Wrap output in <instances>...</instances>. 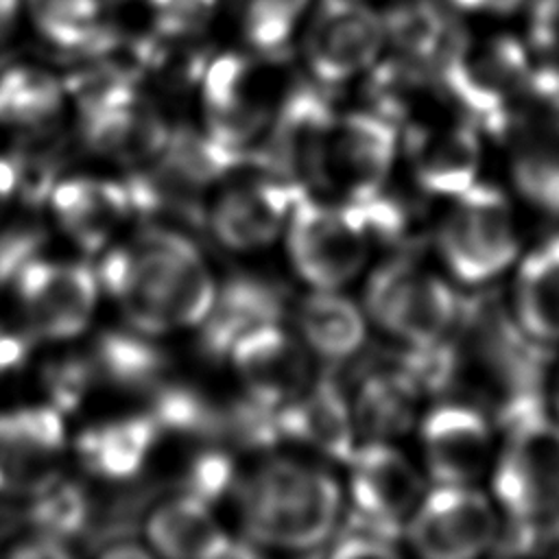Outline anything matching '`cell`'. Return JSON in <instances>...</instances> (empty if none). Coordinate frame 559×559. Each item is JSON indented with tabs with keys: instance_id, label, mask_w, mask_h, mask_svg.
I'll list each match as a JSON object with an SVG mask.
<instances>
[{
	"instance_id": "cell-35",
	"label": "cell",
	"mask_w": 559,
	"mask_h": 559,
	"mask_svg": "<svg viewBox=\"0 0 559 559\" xmlns=\"http://www.w3.org/2000/svg\"><path fill=\"white\" fill-rule=\"evenodd\" d=\"M92 515V500L76 483L55 480L46 489L31 496L24 509V520L39 533L55 535L59 539L79 535L87 528Z\"/></svg>"
},
{
	"instance_id": "cell-37",
	"label": "cell",
	"mask_w": 559,
	"mask_h": 559,
	"mask_svg": "<svg viewBox=\"0 0 559 559\" xmlns=\"http://www.w3.org/2000/svg\"><path fill=\"white\" fill-rule=\"evenodd\" d=\"M146 9L153 37L186 44L207 31L218 0H146Z\"/></svg>"
},
{
	"instance_id": "cell-26",
	"label": "cell",
	"mask_w": 559,
	"mask_h": 559,
	"mask_svg": "<svg viewBox=\"0 0 559 559\" xmlns=\"http://www.w3.org/2000/svg\"><path fill=\"white\" fill-rule=\"evenodd\" d=\"M513 317L537 343H559V234L522 260L515 275Z\"/></svg>"
},
{
	"instance_id": "cell-27",
	"label": "cell",
	"mask_w": 559,
	"mask_h": 559,
	"mask_svg": "<svg viewBox=\"0 0 559 559\" xmlns=\"http://www.w3.org/2000/svg\"><path fill=\"white\" fill-rule=\"evenodd\" d=\"M386 41L417 66H441L461 37L435 0H391L380 13Z\"/></svg>"
},
{
	"instance_id": "cell-20",
	"label": "cell",
	"mask_w": 559,
	"mask_h": 559,
	"mask_svg": "<svg viewBox=\"0 0 559 559\" xmlns=\"http://www.w3.org/2000/svg\"><path fill=\"white\" fill-rule=\"evenodd\" d=\"M417 183L430 194L456 197L476 183L480 142L469 122L445 129L415 127L406 131Z\"/></svg>"
},
{
	"instance_id": "cell-24",
	"label": "cell",
	"mask_w": 559,
	"mask_h": 559,
	"mask_svg": "<svg viewBox=\"0 0 559 559\" xmlns=\"http://www.w3.org/2000/svg\"><path fill=\"white\" fill-rule=\"evenodd\" d=\"M168 135L170 131L162 116L140 98L109 111L81 116L83 144L92 153L122 164L155 159L164 151Z\"/></svg>"
},
{
	"instance_id": "cell-9",
	"label": "cell",
	"mask_w": 559,
	"mask_h": 559,
	"mask_svg": "<svg viewBox=\"0 0 559 559\" xmlns=\"http://www.w3.org/2000/svg\"><path fill=\"white\" fill-rule=\"evenodd\" d=\"M286 247L295 271L314 288L334 290L365 264L369 238L343 207H328L301 194L288 214Z\"/></svg>"
},
{
	"instance_id": "cell-4",
	"label": "cell",
	"mask_w": 559,
	"mask_h": 559,
	"mask_svg": "<svg viewBox=\"0 0 559 559\" xmlns=\"http://www.w3.org/2000/svg\"><path fill=\"white\" fill-rule=\"evenodd\" d=\"M334 107L319 83H297L282 98L266 142L251 151L249 164L262 175L304 190L330 188V146Z\"/></svg>"
},
{
	"instance_id": "cell-46",
	"label": "cell",
	"mask_w": 559,
	"mask_h": 559,
	"mask_svg": "<svg viewBox=\"0 0 559 559\" xmlns=\"http://www.w3.org/2000/svg\"><path fill=\"white\" fill-rule=\"evenodd\" d=\"M461 11L469 13H511L515 11L524 0H450Z\"/></svg>"
},
{
	"instance_id": "cell-14",
	"label": "cell",
	"mask_w": 559,
	"mask_h": 559,
	"mask_svg": "<svg viewBox=\"0 0 559 559\" xmlns=\"http://www.w3.org/2000/svg\"><path fill=\"white\" fill-rule=\"evenodd\" d=\"M306 192L290 181L262 175L225 190L210 212V227L227 249H262L277 238L293 205Z\"/></svg>"
},
{
	"instance_id": "cell-1",
	"label": "cell",
	"mask_w": 559,
	"mask_h": 559,
	"mask_svg": "<svg viewBox=\"0 0 559 559\" xmlns=\"http://www.w3.org/2000/svg\"><path fill=\"white\" fill-rule=\"evenodd\" d=\"M96 277L118 299L129 325L148 336L201 323L216 295L199 247L162 225H151L129 247L107 251Z\"/></svg>"
},
{
	"instance_id": "cell-10",
	"label": "cell",
	"mask_w": 559,
	"mask_h": 559,
	"mask_svg": "<svg viewBox=\"0 0 559 559\" xmlns=\"http://www.w3.org/2000/svg\"><path fill=\"white\" fill-rule=\"evenodd\" d=\"M26 330L33 336L63 341L81 334L98 295L96 269L83 262L35 258L13 280Z\"/></svg>"
},
{
	"instance_id": "cell-22",
	"label": "cell",
	"mask_w": 559,
	"mask_h": 559,
	"mask_svg": "<svg viewBox=\"0 0 559 559\" xmlns=\"http://www.w3.org/2000/svg\"><path fill=\"white\" fill-rule=\"evenodd\" d=\"M277 417L284 439L308 443L321 454L349 463L354 454L352 415L332 373L321 376L297 400L280 406Z\"/></svg>"
},
{
	"instance_id": "cell-6",
	"label": "cell",
	"mask_w": 559,
	"mask_h": 559,
	"mask_svg": "<svg viewBox=\"0 0 559 559\" xmlns=\"http://www.w3.org/2000/svg\"><path fill=\"white\" fill-rule=\"evenodd\" d=\"M443 87L474 120L504 135L515 118L528 79L526 50L509 35L463 39L439 66Z\"/></svg>"
},
{
	"instance_id": "cell-32",
	"label": "cell",
	"mask_w": 559,
	"mask_h": 559,
	"mask_svg": "<svg viewBox=\"0 0 559 559\" xmlns=\"http://www.w3.org/2000/svg\"><path fill=\"white\" fill-rule=\"evenodd\" d=\"M312 0H227L229 15L255 55L282 59L299 33Z\"/></svg>"
},
{
	"instance_id": "cell-19",
	"label": "cell",
	"mask_w": 559,
	"mask_h": 559,
	"mask_svg": "<svg viewBox=\"0 0 559 559\" xmlns=\"http://www.w3.org/2000/svg\"><path fill=\"white\" fill-rule=\"evenodd\" d=\"M151 546L177 559H218L258 555L247 542H231L210 513V504L181 493L146 518Z\"/></svg>"
},
{
	"instance_id": "cell-34",
	"label": "cell",
	"mask_w": 559,
	"mask_h": 559,
	"mask_svg": "<svg viewBox=\"0 0 559 559\" xmlns=\"http://www.w3.org/2000/svg\"><path fill=\"white\" fill-rule=\"evenodd\" d=\"M148 395V415L157 421L162 432L223 443V404L190 384L166 380Z\"/></svg>"
},
{
	"instance_id": "cell-2",
	"label": "cell",
	"mask_w": 559,
	"mask_h": 559,
	"mask_svg": "<svg viewBox=\"0 0 559 559\" xmlns=\"http://www.w3.org/2000/svg\"><path fill=\"white\" fill-rule=\"evenodd\" d=\"M245 535L260 546L308 550L328 542L341 513L332 474L293 459H269L231 491Z\"/></svg>"
},
{
	"instance_id": "cell-18",
	"label": "cell",
	"mask_w": 559,
	"mask_h": 559,
	"mask_svg": "<svg viewBox=\"0 0 559 559\" xmlns=\"http://www.w3.org/2000/svg\"><path fill=\"white\" fill-rule=\"evenodd\" d=\"M284 314V290L262 277L236 275L214 295L212 308L201 321L199 349L210 360L229 356L247 332L277 323Z\"/></svg>"
},
{
	"instance_id": "cell-16",
	"label": "cell",
	"mask_w": 559,
	"mask_h": 559,
	"mask_svg": "<svg viewBox=\"0 0 559 559\" xmlns=\"http://www.w3.org/2000/svg\"><path fill=\"white\" fill-rule=\"evenodd\" d=\"M229 356L247 393L269 406L280 408L310 386L308 352L275 323L240 336Z\"/></svg>"
},
{
	"instance_id": "cell-21",
	"label": "cell",
	"mask_w": 559,
	"mask_h": 559,
	"mask_svg": "<svg viewBox=\"0 0 559 559\" xmlns=\"http://www.w3.org/2000/svg\"><path fill=\"white\" fill-rule=\"evenodd\" d=\"M50 205L66 234L85 251L105 247L114 229L131 214L124 183L94 177L57 181Z\"/></svg>"
},
{
	"instance_id": "cell-5",
	"label": "cell",
	"mask_w": 559,
	"mask_h": 559,
	"mask_svg": "<svg viewBox=\"0 0 559 559\" xmlns=\"http://www.w3.org/2000/svg\"><path fill=\"white\" fill-rule=\"evenodd\" d=\"M450 273L465 284H483L518 258L520 238L509 199L489 183H474L454 197L437 236Z\"/></svg>"
},
{
	"instance_id": "cell-43",
	"label": "cell",
	"mask_w": 559,
	"mask_h": 559,
	"mask_svg": "<svg viewBox=\"0 0 559 559\" xmlns=\"http://www.w3.org/2000/svg\"><path fill=\"white\" fill-rule=\"evenodd\" d=\"M9 555L22 559H61L70 557V550L66 548V539L35 531V535L22 539Z\"/></svg>"
},
{
	"instance_id": "cell-8",
	"label": "cell",
	"mask_w": 559,
	"mask_h": 559,
	"mask_svg": "<svg viewBox=\"0 0 559 559\" xmlns=\"http://www.w3.org/2000/svg\"><path fill=\"white\" fill-rule=\"evenodd\" d=\"M299 33L306 68L323 87L371 70L386 44L382 15L365 0H312Z\"/></svg>"
},
{
	"instance_id": "cell-41",
	"label": "cell",
	"mask_w": 559,
	"mask_h": 559,
	"mask_svg": "<svg viewBox=\"0 0 559 559\" xmlns=\"http://www.w3.org/2000/svg\"><path fill=\"white\" fill-rule=\"evenodd\" d=\"M46 234L39 225L17 223L0 229V286H11L17 273L39 258Z\"/></svg>"
},
{
	"instance_id": "cell-31",
	"label": "cell",
	"mask_w": 559,
	"mask_h": 559,
	"mask_svg": "<svg viewBox=\"0 0 559 559\" xmlns=\"http://www.w3.org/2000/svg\"><path fill=\"white\" fill-rule=\"evenodd\" d=\"M66 85L35 66H11L0 72V124L22 131L55 124Z\"/></svg>"
},
{
	"instance_id": "cell-25",
	"label": "cell",
	"mask_w": 559,
	"mask_h": 559,
	"mask_svg": "<svg viewBox=\"0 0 559 559\" xmlns=\"http://www.w3.org/2000/svg\"><path fill=\"white\" fill-rule=\"evenodd\" d=\"M159 435L157 421L144 413L90 426L74 445L90 474L105 480H129L144 467Z\"/></svg>"
},
{
	"instance_id": "cell-42",
	"label": "cell",
	"mask_w": 559,
	"mask_h": 559,
	"mask_svg": "<svg viewBox=\"0 0 559 559\" xmlns=\"http://www.w3.org/2000/svg\"><path fill=\"white\" fill-rule=\"evenodd\" d=\"M528 33L537 50L559 55V0L535 2Z\"/></svg>"
},
{
	"instance_id": "cell-30",
	"label": "cell",
	"mask_w": 559,
	"mask_h": 559,
	"mask_svg": "<svg viewBox=\"0 0 559 559\" xmlns=\"http://www.w3.org/2000/svg\"><path fill=\"white\" fill-rule=\"evenodd\" d=\"M297 321L308 345L328 360L354 356L365 341L360 308L341 295L321 290L308 295L297 310Z\"/></svg>"
},
{
	"instance_id": "cell-36",
	"label": "cell",
	"mask_w": 559,
	"mask_h": 559,
	"mask_svg": "<svg viewBox=\"0 0 559 559\" xmlns=\"http://www.w3.org/2000/svg\"><path fill=\"white\" fill-rule=\"evenodd\" d=\"M66 90L74 98L81 116L109 111L138 100V74L131 68L100 63L74 72Z\"/></svg>"
},
{
	"instance_id": "cell-48",
	"label": "cell",
	"mask_w": 559,
	"mask_h": 559,
	"mask_svg": "<svg viewBox=\"0 0 559 559\" xmlns=\"http://www.w3.org/2000/svg\"><path fill=\"white\" fill-rule=\"evenodd\" d=\"M552 404H555V411H557V417H559V365L552 373Z\"/></svg>"
},
{
	"instance_id": "cell-40",
	"label": "cell",
	"mask_w": 559,
	"mask_h": 559,
	"mask_svg": "<svg viewBox=\"0 0 559 559\" xmlns=\"http://www.w3.org/2000/svg\"><path fill=\"white\" fill-rule=\"evenodd\" d=\"M236 483L234 459L227 452L214 448L203 450L190 459L181 478V489L183 493L212 504L234 491Z\"/></svg>"
},
{
	"instance_id": "cell-13",
	"label": "cell",
	"mask_w": 559,
	"mask_h": 559,
	"mask_svg": "<svg viewBox=\"0 0 559 559\" xmlns=\"http://www.w3.org/2000/svg\"><path fill=\"white\" fill-rule=\"evenodd\" d=\"M419 435L426 467L437 485H469L489 463L491 426L472 404H437L424 417Z\"/></svg>"
},
{
	"instance_id": "cell-29",
	"label": "cell",
	"mask_w": 559,
	"mask_h": 559,
	"mask_svg": "<svg viewBox=\"0 0 559 559\" xmlns=\"http://www.w3.org/2000/svg\"><path fill=\"white\" fill-rule=\"evenodd\" d=\"M417 393L413 382L389 358L369 362L354 402L356 426L376 441L408 430Z\"/></svg>"
},
{
	"instance_id": "cell-47",
	"label": "cell",
	"mask_w": 559,
	"mask_h": 559,
	"mask_svg": "<svg viewBox=\"0 0 559 559\" xmlns=\"http://www.w3.org/2000/svg\"><path fill=\"white\" fill-rule=\"evenodd\" d=\"M24 0H0V46L11 37Z\"/></svg>"
},
{
	"instance_id": "cell-17",
	"label": "cell",
	"mask_w": 559,
	"mask_h": 559,
	"mask_svg": "<svg viewBox=\"0 0 559 559\" xmlns=\"http://www.w3.org/2000/svg\"><path fill=\"white\" fill-rule=\"evenodd\" d=\"M397 146L395 122L378 111H352L336 120L330 146V186L334 181L349 199L382 190Z\"/></svg>"
},
{
	"instance_id": "cell-38",
	"label": "cell",
	"mask_w": 559,
	"mask_h": 559,
	"mask_svg": "<svg viewBox=\"0 0 559 559\" xmlns=\"http://www.w3.org/2000/svg\"><path fill=\"white\" fill-rule=\"evenodd\" d=\"M515 127L559 135V66L528 72L515 111Z\"/></svg>"
},
{
	"instance_id": "cell-28",
	"label": "cell",
	"mask_w": 559,
	"mask_h": 559,
	"mask_svg": "<svg viewBox=\"0 0 559 559\" xmlns=\"http://www.w3.org/2000/svg\"><path fill=\"white\" fill-rule=\"evenodd\" d=\"M90 358L98 380L116 389L151 393L168 371V358L162 347L138 330H105L96 336Z\"/></svg>"
},
{
	"instance_id": "cell-7",
	"label": "cell",
	"mask_w": 559,
	"mask_h": 559,
	"mask_svg": "<svg viewBox=\"0 0 559 559\" xmlns=\"http://www.w3.org/2000/svg\"><path fill=\"white\" fill-rule=\"evenodd\" d=\"M369 314L406 345H432L456 328L461 299L441 277L417 269L411 253L380 264L365 290Z\"/></svg>"
},
{
	"instance_id": "cell-45",
	"label": "cell",
	"mask_w": 559,
	"mask_h": 559,
	"mask_svg": "<svg viewBox=\"0 0 559 559\" xmlns=\"http://www.w3.org/2000/svg\"><path fill=\"white\" fill-rule=\"evenodd\" d=\"M20 188V175H17V162L11 155H0V218L7 210V205L17 199Z\"/></svg>"
},
{
	"instance_id": "cell-23",
	"label": "cell",
	"mask_w": 559,
	"mask_h": 559,
	"mask_svg": "<svg viewBox=\"0 0 559 559\" xmlns=\"http://www.w3.org/2000/svg\"><path fill=\"white\" fill-rule=\"evenodd\" d=\"M31 22L55 50L100 57L118 44L111 0H26Z\"/></svg>"
},
{
	"instance_id": "cell-44",
	"label": "cell",
	"mask_w": 559,
	"mask_h": 559,
	"mask_svg": "<svg viewBox=\"0 0 559 559\" xmlns=\"http://www.w3.org/2000/svg\"><path fill=\"white\" fill-rule=\"evenodd\" d=\"M31 332H13L0 328V376L20 369L31 352Z\"/></svg>"
},
{
	"instance_id": "cell-15",
	"label": "cell",
	"mask_w": 559,
	"mask_h": 559,
	"mask_svg": "<svg viewBox=\"0 0 559 559\" xmlns=\"http://www.w3.org/2000/svg\"><path fill=\"white\" fill-rule=\"evenodd\" d=\"M349 463L354 509L397 537L421 500V476L400 450L382 441L354 450Z\"/></svg>"
},
{
	"instance_id": "cell-11",
	"label": "cell",
	"mask_w": 559,
	"mask_h": 559,
	"mask_svg": "<svg viewBox=\"0 0 559 559\" xmlns=\"http://www.w3.org/2000/svg\"><path fill=\"white\" fill-rule=\"evenodd\" d=\"M411 546L428 559H467L493 546L498 518L489 500L467 485H439L408 520Z\"/></svg>"
},
{
	"instance_id": "cell-39",
	"label": "cell",
	"mask_w": 559,
	"mask_h": 559,
	"mask_svg": "<svg viewBox=\"0 0 559 559\" xmlns=\"http://www.w3.org/2000/svg\"><path fill=\"white\" fill-rule=\"evenodd\" d=\"M98 373L96 367L87 356H63L46 365L41 373V386L50 406L61 411H74L87 391L96 384Z\"/></svg>"
},
{
	"instance_id": "cell-12",
	"label": "cell",
	"mask_w": 559,
	"mask_h": 559,
	"mask_svg": "<svg viewBox=\"0 0 559 559\" xmlns=\"http://www.w3.org/2000/svg\"><path fill=\"white\" fill-rule=\"evenodd\" d=\"M63 421L55 406L0 413V496H33L59 478Z\"/></svg>"
},
{
	"instance_id": "cell-33",
	"label": "cell",
	"mask_w": 559,
	"mask_h": 559,
	"mask_svg": "<svg viewBox=\"0 0 559 559\" xmlns=\"http://www.w3.org/2000/svg\"><path fill=\"white\" fill-rule=\"evenodd\" d=\"M251 151H238L221 144L210 133H197L179 127L170 131L157 162L181 181L203 190L207 183L229 175L242 164H249Z\"/></svg>"
},
{
	"instance_id": "cell-3",
	"label": "cell",
	"mask_w": 559,
	"mask_h": 559,
	"mask_svg": "<svg viewBox=\"0 0 559 559\" xmlns=\"http://www.w3.org/2000/svg\"><path fill=\"white\" fill-rule=\"evenodd\" d=\"M500 424L504 441L493 467V493L509 518L546 522L559 513V419L537 402Z\"/></svg>"
}]
</instances>
